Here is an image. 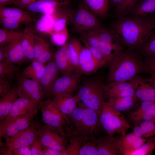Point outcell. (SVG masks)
Wrapping results in <instances>:
<instances>
[{
  "label": "cell",
  "mask_w": 155,
  "mask_h": 155,
  "mask_svg": "<svg viewBox=\"0 0 155 155\" xmlns=\"http://www.w3.org/2000/svg\"><path fill=\"white\" fill-rule=\"evenodd\" d=\"M154 27L155 22L151 17L124 16L115 22L111 30L126 49L139 52L146 37Z\"/></svg>",
  "instance_id": "cell-1"
},
{
  "label": "cell",
  "mask_w": 155,
  "mask_h": 155,
  "mask_svg": "<svg viewBox=\"0 0 155 155\" xmlns=\"http://www.w3.org/2000/svg\"><path fill=\"white\" fill-rule=\"evenodd\" d=\"M109 63L108 84L127 81L140 73H149L141 55L127 49L115 55Z\"/></svg>",
  "instance_id": "cell-2"
},
{
  "label": "cell",
  "mask_w": 155,
  "mask_h": 155,
  "mask_svg": "<svg viewBox=\"0 0 155 155\" xmlns=\"http://www.w3.org/2000/svg\"><path fill=\"white\" fill-rule=\"evenodd\" d=\"M105 86L101 78H90L83 83L76 95L79 101L85 107L95 111L99 117L105 102Z\"/></svg>",
  "instance_id": "cell-3"
},
{
  "label": "cell",
  "mask_w": 155,
  "mask_h": 155,
  "mask_svg": "<svg viewBox=\"0 0 155 155\" xmlns=\"http://www.w3.org/2000/svg\"><path fill=\"white\" fill-rule=\"evenodd\" d=\"M121 113L111 106L107 101L104 102L99 116V121L101 126L108 135L119 133L123 135L130 127Z\"/></svg>",
  "instance_id": "cell-4"
},
{
  "label": "cell",
  "mask_w": 155,
  "mask_h": 155,
  "mask_svg": "<svg viewBox=\"0 0 155 155\" xmlns=\"http://www.w3.org/2000/svg\"><path fill=\"white\" fill-rule=\"evenodd\" d=\"M71 22L75 31L78 33L103 27L83 0H80L77 9L74 11Z\"/></svg>",
  "instance_id": "cell-5"
},
{
  "label": "cell",
  "mask_w": 155,
  "mask_h": 155,
  "mask_svg": "<svg viewBox=\"0 0 155 155\" xmlns=\"http://www.w3.org/2000/svg\"><path fill=\"white\" fill-rule=\"evenodd\" d=\"M42 119L45 125L56 129L64 130L67 123L69 121L67 117L62 114L54 105L52 100H42L38 105Z\"/></svg>",
  "instance_id": "cell-6"
},
{
  "label": "cell",
  "mask_w": 155,
  "mask_h": 155,
  "mask_svg": "<svg viewBox=\"0 0 155 155\" xmlns=\"http://www.w3.org/2000/svg\"><path fill=\"white\" fill-rule=\"evenodd\" d=\"M39 136L46 147L60 151L66 150L67 144L64 130L59 129L46 125H41Z\"/></svg>",
  "instance_id": "cell-7"
},
{
  "label": "cell",
  "mask_w": 155,
  "mask_h": 155,
  "mask_svg": "<svg viewBox=\"0 0 155 155\" xmlns=\"http://www.w3.org/2000/svg\"><path fill=\"white\" fill-rule=\"evenodd\" d=\"M40 126L41 124L34 122L25 130L6 139L4 147L11 152L15 150L30 146L39 135Z\"/></svg>",
  "instance_id": "cell-8"
},
{
  "label": "cell",
  "mask_w": 155,
  "mask_h": 155,
  "mask_svg": "<svg viewBox=\"0 0 155 155\" xmlns=\"http://www.w3.org/2000/svg\"><path fill=\"white\" fill-rule=\"evenodd\" d=\"M16 79L18 81L20 97L28 99L38 105L45 96L43 88L37 82L25 77L20 73Z\"/></svg>",
  "instance_id": "cell-9"
},
{
  "label": "cell",
  "mask_w": 155,
  "mask_h": 155,
  "mask_svg": "<svg viewBox=\"0 0 155 155\" xmlns=\"http://www.w3.org/2000/svg\"><path fill=\"white\" fill-rule=\"evenodd\" d=\"M37 113L17 117L0 123V137L5 140L25 130L34 122V119Z\"/></svg>",
  "instance_id": "cell-10"
},
{
  "label": "cell",
  "mask_w": 155,
  "mask_h": 155,
  "mask_svg": "<svg viewBox=\"0 0 155 155\" xmlns=\"http://www.w3.org/2000/svg\"><path fill=\"white\" fill-rule=\"evenodd\" d=\"M140 76L137 75L127 81L108 84L105 85V95L109 97H123L135 95Z\"/></svg>",
  "instance_id": "cell-11"
},
{
  "label": "cell",
  "mask_w": 155,
  "mask_h": 155,
  "mask_svg": "<svg viewBox=\"0 0 155 155\" xmlns=\"http://www.w3.org/2000/svg\"><path fill=\"white\" fill-rule=\"evenodd\" d=\"M101 126L99 116L94 111L84 106L81 125L73 134L85 136H94Z\"/></svg>",
  "instance_id": "cell-12"
},
{
  "label": "cell",
  "mask_w": 155,
  "mask_h": 155,
  "mask_svg": "<svg viewBox=\"0 0 155 155\" xmlns=\"http://www.w3.org/2000/svg\"><path fill=\"white\" fill-rule=\"evenodd\" d=\"M81 74L75 72L58 78L47 96L62 94H71L76 89L80 81Z\"/></svg>",
  "instance_id": "cell-13"
},
{
  "label": "cell",
  "mask_w": 155,
  "mask_h": 155,
  "mask_svg": "<svg viewBox=\"0 0 155 155\" xmlns=\"http://www.w3.org/2000/svg\"><path fill=\"white\" fill-rule=\"evenodd\" d=\"M71 0H40L24 8L36 13L52 15L60 10L71 7Z\"/></svg>",
  "instance_id": "cell-14"
},
{
  "label": "cell",
  "mask_w": 155,
  "mask_h": 155,
  "mask_svg": "<svg viewBox=\"0 0 155 155\" xmlns=\"http://www.w3.org/2000/svg\"><path fill=\"white\" fill-rule=\"evenodd\" d=\"M102 66L93 57L89 50L83 46L79 56L76 72L80 74L89 75L96 72Z\"/></svg>",
  "instance_id": "cell-15"
},
{
  "label": "cell",
  "mask_w": 155,
  "mask_h": 155,
  "mask_svg": "<svg viewBox=\"0 0 155 155\" xmlns=\"http://www.w3.org/2000/svg\"><path fill=\"white\" fill-rule=\"evenodd\" d=\"M38 106L27 99L20 97L11 107L7 115L0 123H3L15 117L38 112Z\"/></svg>",
  "instance_id": "cell-16"
},
{
  "label": "cell",
  "mask_w": 155,
  "mask_h": 155,
  "mask_svg": "<svg viewBox=\"0 0 155 155\" xmlns=\"http://www.w3.org/2000/svg\"><path fill=\"white\" fill-rule=\"evenodd\" d=\"M147 140L144 137L136 136L132 132L118 137V147L121 155H130Z\"/></svg>",
  "instance_id": "cell-17"
},
{
  "label": "cell",
  "mask_w": 155,
  "mask_h": 155,
  "mask_svg": "<svg viewBox=\"0 0 155 155\" xmlns=\"http://www.w3.org/2000/svg\"><path fill=\"white\" fill-rule=\"evenodd\" d=\"M154 111V102L142 101L139 106L130 113L129 118L135 125H138L143 121L152 120Z\"/></svg>",
  "instance_id": "cell-18"
},
{
  "label": "cell",
  "mask_w": 155,
  "mask_h": 155,
  "mask_svg": "<svg viewBox=\"0 0 155 155\" xmlns=\"http://www.w3.org/2000/svg\"><path fill=\"white\" fill-rule=\"evenodd\" d=\"M53 60L59 72L63 75L72 73L76 71L70 57L67 42L57 50L55 54Z\"/></svg>",
  "instance_id": "cell-19"
},
{
  "label": "cell",
  "mask_w": 155,
  "mask_h": 155,
  "mask_svg": "<svg viewBox=\"0 0 155 155\" xmlns=\"http://www.w3.org/2000/svg\"><path fill=\"white\" fill-rule=\"evenodd\" d=\"M57 109L65 117L69 116L78 106L79 101L75 95L62 94L54 96L52 100Z\"/></svg>",
  "instance_id": "cell-20"
},
{
  "label": "cell",
  "mask_w": 155,
  "mask_h": 155,
  "mask_svg": "<svg viewBox=\"0 0 155 155\" xmlns=\"http://www.w3.org/2000/svg\"><path fill=\"white\" fill-rule=\"evenodd\" d=\"M22 38L3 45L5 57V61L3 62L21 65L26 60L21 45Z\"/></svg>",
  "instance_id": "cell-21"
},
{
  "label": "cell",
  "mask_w": 155,
  "mask_h": 155,
  "mask_svg": "<svg viewBox=\"0 0 155 155\" xmlns=\"http://www.w3.org/2000/svg\"><path fill=\"white\" fill-rule=\"evenodd\" d=\"M93 33L100 41L110 45L115 49L117 53L125 48L120 39L112 30H108L103 27L90 31Z\"/></svg>",
  "instance_id": "cell-22"
},
{
  "label": "cell",
  "mask_w": 155,
  "mask_h": 155,
  "mask_svg": "<svg viewBox=\"0 0 155 155\" xmlns=\"http://www.w3.org/2000/svg\"><path fill=\"white\" fill-rule=\"evenodd\" d=\"M98 155H121L118 137L107 135L96 138Z\"/></svg>",
  "instance_id": "cell-23"
},
{
  "label": "cell",
  "mask_w": 155,
  "mask_h": 155,
  "mask_svg": "<svg viewBox=\"0 0 155 155\" xmlns=\"http://www.w3.org/2000/svg\"><path fill=\"white\" fill-rule=\"evenodd\" d=\"M34 60L45 64L51 60L52 54L49 44L42 37L36 35L34 42Z\"/></svg>",
  "instance_id": "cell-24"
},
{
  "label": "cell",
  "mask_w": 155,
  "mask_h": 155,
  "mask_svg": "<svg viewBox=\"0 0 155 155\" xmlns=\"http://www.w3.org/2000/svg\"><path fill=\"white\" fill-rule=\"evenodd\" d=\"M59 71L54 60H50L45 65L44 72L39 83L47 96L54 82L58 78Z\"/></svg>",
  "instance_id": "cell-25"
},
{
  "label": "cell",
  "mask_w": 155,
  "mask_h": 155,
  "mask_svg": "<svg viewBox=\"0 0 155 155\" xmlns=\"http://www.w3.org/2000/svg\"><path fill=\"white\" fill-rule=\"evenodd\" d=\"M36 34L33 28L27 25L21 39V45L26 60L32 61L34 59L33 47Z\"/></svg>",
  "instance_id": "cell-26"
},
{
  "label": "cell",
  "mask_w": 155,
  "mask_h": 155,
  "mask_svg": "<svg viewBox=\"0 0 155 155\" xmlns=\"http://www.w3.org/2000/svg\"><path fill=\"white\" fill-rule=\"evenodd\" d=\"M19 96V87L18 85L12 87L8 92L0 97V122L7 116L12 105Z\"/></svg>",
  "instance_id": "cell-27"
},
{
  "label": "cell",
  "mask_w": 155,
  "mask_h": 155,
  "mask_svg": "<svg viewBox=\"0 0 155 155\" xmlns=\"http://www.w3.org/2000/svg\"><path fill=\"white\" fill-rule=\"evenodd\" d=\"M0 17L11 18L26 24L34 20L29 12L17 8L5 6L0 7Z\"/></svg>",
  "instance_id": "cell-28"
},
{
  "label": "cell",
  "mask_w": 155,
  "mask_h": 155,
  "mask_svg": "<svg viewBox=\"0 0 155 155\" xmlns=\"http://www.w3.org/2000/svg\"><path fill=\"white\" fill-rule=\"evenodd\" d=\"M135 95L142 101L155 102V88L146 80L140 76Z\"/></svg>",
  "instance_id": "cell-29"
},
{
  "label": "cell",
  "mask_w": 155,
  "mask_h": 155,
  "mask_svg": "<svg viewBox=\"0 0 155 155\" xmlns=\"http://www.w3.org/2000/svg\"><path fill=\"white\" fill-rule=\"evenodd\" d=\"M129 13L139 17H151L155 14V0H142L132 8Z\"/></svg>",
  "instance_id": "cell-30"
},
{
  "label": "cell",
  "mask_w": 155,
  "mask_h": 155,
  "mask_svg": "<svg viewBox=\"0 0 155 155\" xmlns=\"http://www.w3.org/2000/svg\"><path fill=\"white\" fill-rule=\"evenodd\" d=\"M74 11L70 7L60 10L52 14L54 18L52 33L61 31L66 28L67 23L71 22Z\"/></svg>",
  "instance_id": "cell-31"
},
{
  "label": "cell",
  "mask_w": 155,
  "mask_h": 155,
  "mask_svg": "<svg viewBox=\"0 0 155 155\" xmlns=\"http://www.w3.org/2000/svg\"><path fill=\"white\" fill-rule=\"evenodd\" d=\"M138 98L135 95L123 97H109L107 101L110 105L120 112H125L133 108Z\"/></svg>",
  "instance_id": "cell-32"
},
{
  "label": "cell",
  "mask_w": 155,
  "mask_h": 155,
  "mask_svg": "<svg viewBox=\"0 0 155 155\" xmlns=\"http://www.w3.org/2000/svg\"><path fill=\"white\" fill-rule=\"evenodd\" d=\"M45 65L36 60H33L28 66L23 69L20 74L23 76L39 83L44 72Z\"/></svg>",
  "instance_id": "cell-33"
},
{
  "label": "cell",
  "mask_w": 155,
  "mask_h": 155,
  "mask_svg": "<svg viewBox=\"0 0 155 155\" xmlns=\"http://www.w3.org/2000/svg\"><path fill=\"white\" fill-rule=\"evenodd\" d=\"M89 9L96 16L101 18L108 13L110 0H83Z\"/></svg>",
  "instance_id": "cell-34"
},
{
  "label": "cell",
  "mask_w": 155,
  "mask_h": 155,
  "mask_svg": "<svg viewBox=\"0 0 155 155\" xmlns=\"http://www.w3.org/2000/svg\"><path fill=\"white\" fill-rule=\"evenodd\" d=\"M139 52L144 59L155 57V27L146 37Z\"/></svg>",
  "instance_id": "cell-35"
},
{
  "label": "cell",
  "mask_w": 155,
  "mask_h": 155,
  "mask_svg": "<svg viewBox=\"0 0 155 155\" xmlns=\"http://www.w3.org/2000/svg\"><path fill=\"white\" fill-rule=\"evenodd\" d=\"M20 68L14 63L9 62H0V80H8L16 78L19 74Z\"/></svg>",
  "instance_id": "cell-36"
},
{
  "label": "cell",
  "mask_w": 155,
  "mask_h": 155,
  "mask_svg": "<svg viewBox=\"0 0 155 155\" xmlns=\"http://www.w3.org/2000/svg\"><path fill=\"white\" fill-rule=\"evenodd\" d=\"M67 45L70 57L76 70L79 56L83 46L80 39L75 38H71L67 42Z\"/></svg>",
  "instance_id": "cell-37"
},
{
  "label": "cell",
  "mask_w": 155,
  "mask_h": 155,
  "mask_svg": "<svg viewBox=\"0 0 155 155\" xmlns=\"http://www.w3.org/2000/svg\"><path fill=\"white\" fill-rule=\"evenodd\" d=\"M54 22L53 15L44 14L36 22L35 28L40 32L51 34L53 32Z\"/></svg>",
  "instance_id": "cell-38"
},
{
  "label": "cell",
  "mask_w": 155,
  "mask_h": 155,
  "mask_svg": "<svg viewBox=\"0 0 155 155\" xmlns=\"http://www.w3.org/2000/svg\"><path fill=\"white\" fill-rule=\"evenodd\" d=\"M79 155H98L96 138L95 137H87L83 140Z\"/></svg>",
  "instance_id": "cell-39"
},
{
  "label": "cell",
  "mask_w": 155,
  "mask_h": 155,
  "mask_svg": "<svg viewBox=\"0 0 155 155\" xmlns=\"http://www.w3.org/2000/svg\"><path fill=\"white\" fill-rule=\"evenodd\" d=\"M73 135L69 140L65 149L68 155H79L80 150L83 140L86 137Z\"/></svg>",
  "instance_id": "cell-40"
},
{
  "label": "cell",
  "mask_w": 155,
  "mask_h": 155,
  "mask_svg": "<svg viewBox=\"0 0 155 155\" xmlns=\"http://www.w3.org/2000/svg\"><path fill=\"white\" fill-rule=\"evenodd\" d=\"M142 0H124L119 5L116 7L114 13L118 18L128 14L132 8Z\"/></svg>",
  "instance_id": "cell-41"
},
{
  "label": "cell",
  "mask_w": 155,
  "mask_h": 155,
  "mask_svg": "<svg viewBox=\"0 0 155 155\" xmlns=\"http://www.w3.org/2000/svg\"><path fill=\"white\" fill-rule=\"evenodd\" d=\"M23 32L14 31L6 29L0 30V44L3 45L14 40L21 38Z\"/></svg>",
  "instance_id": "cell-42"
},
{
  "label": "cell",
  "mask_w": 155,
  "mask_h": 155,
  "mask_svg": "<svg viewBox=\"0 0 155 155\" xmlns=\"http://www.w3.org/2000/svg\"><path fill=\"white\" fill-rule=\"evenodd\" d=\"M155 149V137L149 138L130 155H150Z\"/></svg>",
  "instance_id": "cell-43"
},
{
  "label": "cell",
  "mask_w": 155,
  "mask_h": 155,
  "mask_svg": "<svg viewBox=\"0 0 155 155\" xmlns=\"http://www.w3.org/2000/svg\"><path fill=\"white\" fill-rule=\"evenodd\" d=\"M84 106L81 103L77 106L69 116L74 128V133L79 129L82 123L83 118V110Z\"/></svg>",
  "instance_id": "cell-44"
},
{
  "label": "cell",
  "mask_w": 155,
  "mask_h": 155,
  "mask_svg": "<svg viewBox=\"0 0 155 155\" xmlns=\"http://www.w3.org/2000/svg\"><path fill=\"white\" fill-rule=\"evenodd\" d=\"M139 125L142 128L143 137L147 140L155 137V122L152 120L143 121Z\"/></svg>",
  "instance_id": "cell-45"
},
{
  "label": "cell",
  "mask_w": 155,
  "mask_h": 155,
  "mask_svg": "<svg viewBox=\"0 0 155 155\" xmlns=\"http://www.w3.org/2000/svg\"><path fill=\"white\" fill-rule=\"evenodd\" d=\"M50 34L51 40L55 45L61 46L67 43L68 37L67 28L61 31L53 32Z\"/></svg>",
  "instance_id": "cell-46"
},
{
  "label": "cell",
  "mask_w": 155,
  "mask_h": 155,
  "mask_svg": "<svg viewBox=\"0 0 155 155\" xmlns=\"http://www.w3.org/2000/svg\"><path fill=\"white\" fill-rule=\"evenodd\" d=\"M84 45L89 50L94 58L103 66L108 63L99 47L93 46L86 44H84Z\"/></svg>",
  "instance_id": "cell-47"
},
{
  "label": "cell",
  "mask_w": 155,
  "mask_h": 155,
  "mask_svg": "<svg viewBox=\"0 0 155 155\" xmlns=\"http://www.w3.org/2000/svg\"><path fill=\"white\" fill-rule=\"evenodd\" d=\"M0 22L4 28L13 30L19 26L22 23L20 21L14 19L5 17H0Z\"/></svg>",
  "instance_id": "cell-48"
},
{
  "label": "cell",
  "mask_w": 155,
  "mask_h": 155,
  "mask_svg": "<svg viewBox=\"0 0 155 155\" xmlns=\"http://www.w3.org/2000/svg\"><path fill=\"white\" fill-rule=\"evenodd\" d=\"M10 81L8 80H0V96L5 94L11 88Z\"/></svg>",
  "instance_id": "cell-49"
},
{
  "label": "cell",
  "mask_w": 155,
  "mask_h": 155,
  "mask_svg": "<svg viewBox=\"0 0 155 155\" xmlns=\"http://www.w3.org/2000/svg\"><path fill=\"white\" fill-rule=\"evenodd\" d=\"M40 0H13L11 4L19 7L24 8L27 6Z\"/></svg>",
  "instance_id": "cell-50"
},
{
  "label": "cell",
  "mask_w": 155,
  "mask_h": 155,
  "mask_svg": "<svg viewBox=\"0 0 155 155\" xmlns=\"http://www.w3.org/2000/svg\"><path fill=\"white\" fill-rule=\"evenodd\" d=\"M44 155H68L66 150H58L45 147L43 151Z\"/></svg>",
  "instance_id": "cell-51"
},
{
  "label": "cell",
  "mask_w": 155,
  "mask_h": 155,
  "mask_svg": "<svg viewBox=\"0 0 155 155\" xmlns=\"http://www.w3.org/2000/svg\"><path fill=\"white\" fill-rule=\"evenodd\" d=\"M144 61L149 71V74L155 73V57L144 59Z\"/></svg>",
  "instance_id": "cell-52"
},
{
  "label": "cell",
  "mask_w": 155,
  "mask_h": 155,
  "mask_svg": "<svg viewBox=\"0 0 155 155\" xmlns=\"http://www.w3.org/2000/svg\"><path fill=\"white\" fill-rule=\"evenodd\" d=\"M150 75H151L150 78L146 80L155 88V73H152Z\"/></svg>",
  "instance_id": "cell-53"
},
{
  "label": "cell",
  "mask_w": 155,
  "mask_h": 155,
  "mask_svg": "<svg viewBox=\"0 0 155 155\" xmlns=\"http://www.w3.org/2000/svg\"><path fill=\"white\" fill-rule=\"evenodd\" d=\"M5 57L3 45H0V62H4Z\"/></svg>",
  "instance_id": "cell-54"
},
{
  "label": "cell",
  "mask_w": 155,
  "mask_h": 155,
  "mask_svg": "<svg viewBox=\"0 0 155 155\" xmlns=\"http://www.w3.org/2000/svg\"><path fill=\"white\" fill-rule=\"evenodd\" d=\"M13 0H0V7L10 4Z\"/></svg>",
  "instance_id": "cell-55"
},
{
  "label": "cell",
  "mask_w": 155,
  "mask_h": 155,
  "mask_svg": "<svg viewBox=\"0 0 155 155\" xmlns=\"http://www.w3.org/2000/svg\"><path fill=\"white\" fill-rule=\"evenodd\" d=\"M124 0H110V4L115 7L121 4Z\"/></svg>",
  "instance_id": "cell-56"
},
{
  "label": "cell",
  "mask_w": 155,
  "mask_h": 155,
  "mask_svg": "<svg viewBox=\"0 0 155 155\" xmlns=\"http://www.w3.org/2000/svg\"><path fill=\"white\" fill-rule=\"evenodd\" d=\"M154 115L153 118V119H152V120L153 121H154L155 122V102H154Z\"/></svg>",
  "instance_id": "cell-57"
},
{
  "label": "cell",
  "mask_w": 155,
  "mask_h": 155,
  "mask_svg": "<svg viewBox=\"0 0 155 155\" xmlns=\"http://www.w3.org/2000/svg\"><path fill=\"white\" fill-rule=\"evenodd\" d=\"M155 22V14L151 16Z\"/></svg>",
  "instance_id": "cell-58"
}]
</instances>
